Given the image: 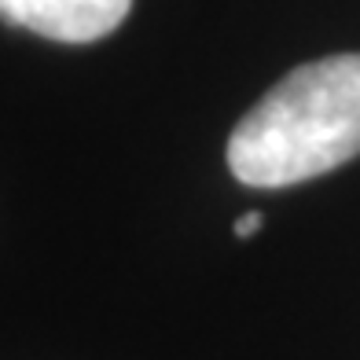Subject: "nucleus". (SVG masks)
<instances>
[{"label":"nucleus","mask_w":360,"mask_h":360,"mask_svg":"<svg viewBox=\"0 0 360 360\" xmlns=\"http://www.w3.org/2000/svg\"><path fill=\"white\" fill-rule=\"evenodd\" d=\"M133 0H0L11 26L59 44H92L122 26Z\"/></svg>","instance_id":"f03ea898"},{"label":"nucleus","mask_w":360,"mask_h":360,"mask_svg":"<svg viewBox=\"0 0 360 360\" xmlns=\"http://www.w3.org/2000/svg\"><path fill=\"white\" fill-rule=\"evenodd\" d=\"M360 155V52L290 70L243 114L228 169L250 188L313 180Z\"/></svg>","instance_id":"f257e3e1"},{"label":"nucleus","mask_w":360,"mask_h":360,"mask_svg":"<svg viewBox=\"0 0 360 360\" xmlns=\"http://www.w3.org/2000/svg\"><path fill=\"white\" fill-rule=\"evenodd\" d=\"M261 228V214H243L239 221H236V236L239 239H247V236H254Z\"/></svg>","instance_id":"7ed1b4c3"}]
</instances>
